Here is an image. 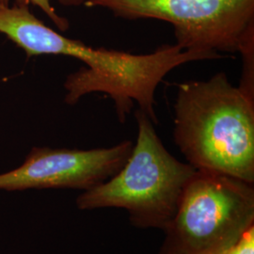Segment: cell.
Segmentation results:
<instances>
[{
    "label": "cell",
    "instance_id": "obj_6",
    "mask_svg": "<svg viewBox=\"0 0 254 254\" xmlns=\"http://www.w3.org/2000/svg\"><path fill=\"white\" fill-rule=\"evenodd\" d=\"M134 147L131 140L90 150L33 147L18 168L0 174V190L72 189L89 190L123 168Z\"/></svg>",
    "mask_w": 254,
    "mask_h": 254
},
{
    "label": "cell",
    "instance_id": "obj_10",
    "mask_svg": "<svg viewBox=\"0 0 254 254\" xmlns=\"http://www.w3.org/2000/svg\"><path fill=\"white\" fill-rule=\"evenodd\" d=\"M61 5L64 7H79L84 5L85 0H57Z\"/></svg>",
    "mask_w": 254,
    "mask_h": 254
},
{
    "label": "cell",
    "instance_id": "obj_7",
    "mask_svg": "<svg viewBox=\"0 0 254 254\" xmlns=\"http://www.w3.org/2000/svg\"><path fill=\"white\" fill-rule=\"evenodd\" d=\"M239 53L242 56L243 69L238 88L254 101V39L250 40Z\"/></svg>",
    "mask_w": 254,
    "mask_h": 254
},
{
    "label": "cell",
    "instance_id": "obj_1",
    "mask_svg": "<svg viewBox=\"0 0 254 254\" xmlns=\"http://www.w3.org/2000/svg\"><path fill=\"white\" fill-rule=\"evenodd\" d=\"M0 33L25 51L28 58L54 55L79 60L86 66L68 74L64 82V102L70 106L91 93H104L113 102L116 116L125 124L138 105L154 125L155 91L164 77L184 64L221 59L212 52L183 50L176 45H162L149 54L94 48L46 26L27 5L0 6Z\"/></svg>",
    "mask_w": 254,
    "mask_h": 254
},
{
    "label": "cell",
    "instance_id": "obj_5",
    "mask_svg": "<svg viewBox=\"0 0 254 254\" xmlns=\"http://www.w3.org/2000/svg\"><path fill=\"white\" fill-rule=\"evenodd\" d=\"M84 6L170 23L183 50L235 54L254 39V0H85Z\"/></svg>",
    "mask_w": 254,
    "mask_h": 254
},
{
    "label": "cell",
    "instance_id": "obj_3",
    "mask_svg": "<svg viewBox=\"0 0 254 254\" xmlns=\"http://www.w3.org/2000/svg\"><path fill=\"white\" fill-rule=\"evenodd\" d=\"M136 144L126 164L101 185L76 199L80 210L122 208L137 228L164 231L177 210L183 191L196 172L171 154L157 135L154 124L136 109Z\"/></svg>",
    "mask_w": 254,
    "mask_h": 254
},
{
    "label": "cell",
    "instance_id": "obj_2",
    "mask_svg": "<svg viewBox=\"0 0 254 254\" xmlns=\"http://www.w3.org/2000/svg\"><path fill=\"white\" fill-rule=\"evenodd\" d=\"M173 139L196 171L254 184V101L224 72L178 84Z\"/></svg>",
    "mask_w": 254,
    "mask_h": 254
},
{
    "label": "cell",
    "instance_id": "obj_9",
    "mask_svg": "<svg viewBox=\"0 0 254 254\" xmlns=\"http://www.w3.org/2000/svg\"><path fill=\"white\" fill-rule=\"evenodd\" d=\"M223 254H254V226L250 228L237 243Z\"/></svg>",
    "mask_w": 254,
    "mask_h": 254
},
{
    "label": "cell",
    "instance_id": "obj_4",
    "mask_svg": "<svg viewBox=\"0 0 254 254\" xmlns=\"http://www.w3.org/2000/svg\"><path fill=\"white\" fill-rule=\"evenodd\" d=\"M254 184L196 171L158 254H223L254 226Z\"/></svg>",
    "mask_w": 254,
    "mask_h": 254
},
{
    "label": "cell",
    "instance_id": "obj_8",
    "mask_svg": "<svg viewBox=\"0 0 254 254\" xmlns=\"http://www.w3.org/2000/svg\"><path fill=\"white\" fill-rule=\"evenodd\" d=\"M11 0H0V6H9V2ZM14 4L18 5H33L41 9L48 18L52 21L57 28L65 32L70 28V22L68 19L61 16L54 7L52 6L50 0H13Z\"/></svg>",
    "mask_w": 254,
    "mask_h": 254
}]
</instances>
